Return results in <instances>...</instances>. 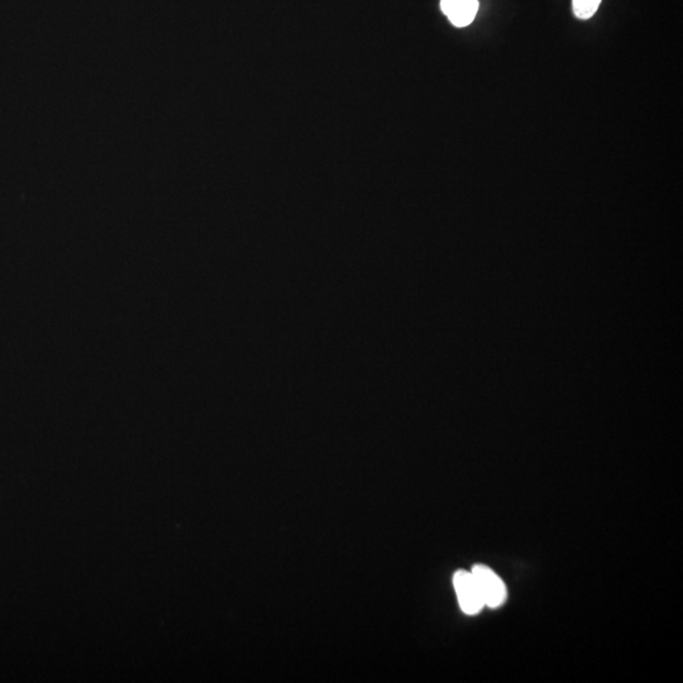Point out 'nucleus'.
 Here are the masks:
<instances>
[{"label":"nucleus","mask_w":683,"mask_h":683,"mask_svg":"<svg viewBox=\"0 0 683 683\" xmlns=\"http://www.w3.org/2000/svg\"><path fill=\"white\" fill-rule=\"evenodd\" d=\"M573 13L577 18L586 21L599 9L601 0H573Z\"/></svg>","instance_id":"obj_4"},{"label":"nucleus","mask_w":683,"mask_h":683,"mask_svg":"<svg viewBox=\"0 0 683 683\" xmlns=\"http://www.w3.org/2000/svg\"><path fill=\"white\" fill-rule=\"evenodd\" d=\"M456 593H457L459 605L468 615H475L485 607L484 600L478 587V583L468 571H458L453 577Z\"/></svg>","instance_id":"obj_2"},{"label":"nucleus","mask_w":683,"mask_h":683,"mask_svg":"<svg viewBox=\"0 0 683 683\" xmlns=\"http://www.w3.org/2000/svg\"><path fill=\"white\" fill-rule=\"evenodd\" d=\"M471 573L478 583L485 606L496 609L507 601V586L490 567L476 564Z\"/></svg>","instance_id":"obj_1"},{"label":"nucleus","mask_w":683,"mask_h":683,"mask_svg":"<svg viewBox=\"0 0 683 683\" xmlns=\"http://www.w3.org/2000/svg\"><path fill=\"white\" fill-rule=\"evenodd\" d=\"M443 13L456 27H468L478 12V0H441Z\"/></svg>","instance_id":"obj_3"}]
</instances>
